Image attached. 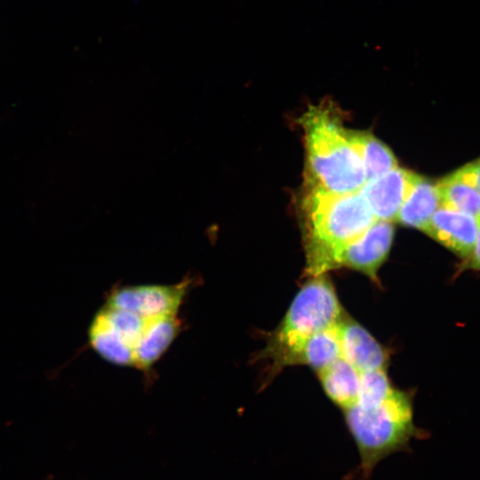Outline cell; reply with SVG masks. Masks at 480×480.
Listing matches in <instances>:
<instances>
[{"mask_svg": "<svg viewBox=\"0 0 480 480\" xmlns=\"http://www.w3.org/2000/svg\"><path fill=\"white\" fill-rule=\"evenodd\" d=\"M423 232L464 259L470 253L475 244L478 232V219L441 205Z\"/></svg>", "mask_w": 480, "mask_h": 480, "instance_id": "ba28073f", "label": "cell"}, {"mask_svg": "<svg viewBox=\"0 0 480 480\" xmlns=\"http://www.w3.org/2000/svg\"><path fill=\"white\" fill-rule=\"evenodd\" d=\"M452 173L471 185L480 194V157L461 166Z\"/></svg>", "mask_w": 480, "mask_h": 480, "instance_id": "ac0fdd59", "label": "cell"}, {"mask_svg": "<svg viewBox=\"0 0 480 480\" xmlns=\"http://www.w3.org/2000/svg\"><path fill=\"white\" fill-rule=\"evenodd\" d=\"M441 205L437 184L415 173L396 220L404 226L424 231Z\"/></svg>", "mask_w": 480, "mask_h": 480, "instance_id": "7c38bea8", "label": "cell"}, {"mask_svg": "<svg viewBox=\"0 0 480 480\" xmlns=\"http://www.w3.org/2000/svg\"><path fill=\"white\" fill-rule=\"evenodd\" d=\"M442 205L480 218V194L452 172L437 183Z\"/></svg>", "mask_w": 480, "mask_h": 480, "instance_id": "2e32d148", "label": "cell"}, {"mask_svg": "<svg viewBox=\"0 0 480 480\" xmlns=\"http://www.w3.org/2000/svg\"><path fill=\"white\" fill-rule=\"evenodd\" d=\"M393 236L392 222L375 220L360 236L337 253L332 269L349 268L377 281V272L388 255Z\"/></svg>", "mask_w": 480, "mask_h": 480, "instance_id": "8992f818", "label": "cell"}, {"mask_svg": "<svg viewBox=\"0 0 480 480\" xmlns=\"http://www.w3.org/2000/svg\"><path fill=\"white\" fill-rule=\"evenodd\" d=\"M343 412L358 451L357 473L361 480H369L382 460L406 451L412 438L420 433L413 423L410 398L396 388L376 404L367 407L355 404Z\"/></svg>", "mask_w": 480, "mask_h": 480, "instance_id": "3957f363", "label": "cell"}, {"mask_svg": "<svg viewBox=\"0 0 480 480\" xmlns=\"http://www.w3.org/2000/svg\"><path fill=\"white\" fill-rule=\"evenodd\" d=\"M181 328L178 315L146 318L145 327L134 350L133 367L148 372L175 340Z\"/></svg>", "mask_w": 480, "mask_h": 480, "instance_id": "30bf717a", "label": "cell"}, {"mask_svg": "<svg viewBox=\"0 0 480 480\" xmlns=\"http://www.w3.org/2000/svg\"><path fill=\"white\" fill-rule=\"evenodd\" d=\"M341 356L361 373L386 369L388 356L382 346L358 323L343 317L339 322Z\"/></svg>", "mask_w": 480, "mask_h": 480, "instance_id": "9c48e42d", "label": "cell"}, {"mask_svg": "<svg viewBox=\"0 0 480 480\" xmlns=\"http://www.w3.org/2000/svg\"><path fill=\"white\" fill-rule=\"evenodd\" d=\"M414 176V172L397 166L366 181L358 192L376 220L392 222L396 220Z\"/></svg>", "mask_w": 480, "mask_h": 480, "instance_id": "52a82bcc", "label": "cell"}, {"mask_svg": "<svg viewBox=\"0 0 480 480\" xmlns=\"http://www.w3.org/2000/svg\"><path fill=\"white\" fill-rule=\"evenodd\" d=\"M188 279L174 284H137L113 288L105 305L144 318L178 315L189 290Z\"/></svg>", "mask_w": 480, "mask_h": 480, "instance_id": "5b68a950", "label": "cell"}, {"mask_svg": "<svg viewBox=\"0 0 480 480\" xmlns=\"http://www.w3.org/2000/svg\"><path fill=\"white\" fill-rule=\"evenodd\" d=\"M460 269L480 270V218L478 219L477 236L470 253L463 259Z\"/></svg>", "mask_w": 480, "mask_h": 480, "instance_id": "d6986e66", "label": "cell"}, {"mask_svg": "<svg viewBox=\"0 0 480 480\" xmlns=\"http://www.w3.org/2000/svg\"><path fill=\"white\" fill-rule=\"evenodd\" d=\"M394 388L386 369L361 372L359 394L355 404L362 407L376 404L384 400Z\"/></svg>", "mask_w": 480, "mask_h": 480, "instance_id": "e0dca14e", "label": "cell"}, {"mask_svg": "<svg viewBox=\"0 0 480 480\" xmlns=\"http://www.w3.org/2000/svg\"><path fill=\"white\" fill-rule=\"evenodd\" d=\"M345 133L361 159L366 181L372 180L398 166L390 149L372 133L348 129H345Z\"/></svg>", "mask_w": 480, "mask_h": 480, "instance_id": "5bb4252c", "label": "cell"}, {"mask_svg": "<svg viewBox=\"0 0 480 480\" xmlns=\"http://www.w3.org/2000/svg\"><path fill=\"white\" fill-rule=\"evenodd\" d=\"M328 397L343 411L353 406L358 398L360 372L342 356L316 371Z\"/></svg>", "mask_w": 480, "mask_h": 480, "instance_id": "4fadbf2b", "label": "cell"}, {"mask_svg": "<svg viewBox=\"0 0 480 480\" xmlns=\"http://www.w3.org/2000/svg\"><path fill=\"white\" fill-rule=\"evenodd\" d=\"M341 318L342 308L331 281L325 275L313 276L296 294L258 358L268 360L269 373L276 372L288 365L307 339Z\"/></svg>", "mask_w": 480, "mask_h": 480, "instance_id": "277c9868", "label": "cell"}, {"mask_svg": "<svg viewBox=\"0 0 480 480\" xmlns=\"http://www.w3.org/2000/svg\"><path fill=\"white\" fill-rule=\"evenodd\" d=\"M88 339L92 348L105 361L118 366H133V348L102 307L92 319Z\"/></svg>", "mask_w": 480, "mask_h": 480, "instance_id": "8fae6325", "label": "cell"}, {"mask_svg": "<svg viewBox=\"0 0 480 480\" xmlns=\"http://www.w3.org/2000/svg\"><path fill=\"white\" fill-rule=\"evenodd\" d=\"M339 322L307 339L288 365L307 364L318 371L341 356Z\"/></svg>", "mask_w": 480, "mask_h": 480, "instance_id": "9a60e30c", "label": "cell"}, {"mask_svg": "<svg viewBox=\"0 0 480 480\" xmlns=\"http://www.w3.org/2000/svg\"><path fill=\"white\" fill-rule=\"evenodd\" d=\"M332 108L311 106L300 118L308 188L332 194L358 192L365 183L359 156Z\"/></svg>", "mask_w": 480, "mask_h": 480, "instance_id": "7a4b0ae2", "label": "cell"}, {"mask_svg": "<svg viewBox=\"0 0 480 480\" xmlns=\"http://www.w3.org/2000/svg\"><path fill=\"white\" fill-rule=\"evenodd\" d=\"M303 210L306 273L311 277L332 270L337 253L376 220L359 192L332 194L308 188Z\"/></svg>", "mask_w": 480, "mask_h": 480, "instance_id": "6da1fadb", "label": "cell"}]
</instances>
